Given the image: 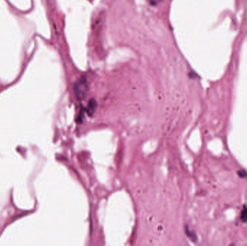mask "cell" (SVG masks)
<instances>
[{
    "instance_id": "2",
    "label": "cell",
    "mask_w": 247,
    "mask_h": 246,
    "mask_svg": "<svg viewBox=\"0 0 247 246\" xmlns=\"http://www.w3.org/2000/svg\"><path fill=\"white\" fill-rule=\"evenodd\" d=\"M95 109H96V101L94 99H91L90 100L89 103H88V108H87L88 113L90 116H92L94 112H95Z\"/></svg>"
},
{
    "instance_id": "4",
    "label": "cell",
    "mask_w": 247,
    "mask_h": 246,
    "mask_svg": "<svg viewBox=\"0 0 247 246\" xmlns=\"http://www.w3.org/2000/svg\"><path fill=\"white\" fill-rule=\"evenodd\" d=\"M187 235L189 236H192V232H187ZM193 236H194H194H196V235H193ZM192 240H193V241H195V240H196V237H193V239H192Z\"/></svg>"
},
{
    "instance_id": "3",
    "label": "cell",
    "mask_w": 247,
    "mask_h": 246,
    "mask_svg": "<svg viewBox=\"0 0 247 246\" xmlns=\"http://www.w3.org/2000/svg\"><path fill=\"white\" fill-rule=\"evenodd\" d=\"M241 219L244 221V222H246L247 221V208L246 207H244V209H243L242 212H241Z\"/></svg>"
},
{
    "instance_id": "1",
    "label": "cell",
    "mask_w": 247,
    "mask_h": 246,
    "mask_svg": "<svg viewBox=\"0 0 247 246\" xmlns=\"http://www.w3.org/2000/svg\"><path fill=\"white\" fill-rule=\"evenodd\" d=\"M88 90V82L85 76L79 79L74 85V91L77 99L83 100L87 95Z\"/></svg>"
}]
</instances>
